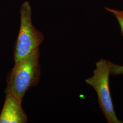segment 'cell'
Masks as SVG:
<instances>
[{
    "label": "cell",
    "instance_id": "6da1fadb",
    "mask_svg": "<svg viewBox=\"0 0 123 123\" xmlns=\"http://www.w3.org/2000/svg\"><path fill=\"white\" fill-rule=\"evenodd\" d=\"M39 49H36L27 56L15 62L6 79L5 92L12 94L21 103L26 92L39 83L41 69Z\"/></svg>",
    "mask_w": 123,
    "mask_h": 123
},
{
    "label": "cell",
    "instance_id": "7a4b0ae2",
    "mask_svg": "<svg viewBox=\"0 0 123 123\" xmlns=\"http://www.w3.org/2000/svg\"><path fill=\"white\" fill-rule=\"evenodd\" d=\"M111 62L109 60L101 58L96 63L93 76L86 79L85 82L92 86L97 93L99 107L107 122L122 123L116 116L110 94L109 76Z\"/></svg>",
    "mask_w": 123,
    "mask_h": 123
},
{
    "label": "cell",
    "instance_id": "3957f363",
    "mask_svg": "<svg viewBox=\"0 0 123 123\" xmlns=\"http://www.w3.org/2000/svg\"><path fill=\"white\" fill-rule=\"evenodd\" d=\"M20 30L14 49L15 62L27 56L44 40L43 34L33 26L31 22V11L29 2L22 4L20 9Z\"/></svg>",
    "mask_w": 123,
    "mask_h": 123
},
{
    "label": "cell",
    "instance_id": "277c9868",
    "mask_svg": "<svg viewBox=\"0 0 123 123\" xmlns=\"http://www.w3.org/2000/svg\"><path fill=\"white\" fill-rule=\"evenodd\" d=\"M6 93L4 104L0 115V123H26L28 119L22 103L12 94Z\"/></svg>",
    "mask_w": 123,
    "mask_h": 123
},
{
    "label": "cell",
    "instance_id": "5b68a950",
    "mask_svg": "<svg viewBox=\"0 0 123 123\" xmlns=\"http://www.w3.org/2000/svg\"><path fill=\"white\" fill-rule=\"evenodd\" d=\"M105 9L108 11L113 13L115 17L117 19L120 27V32L123 36V10L119 11L114 9H110L108 7H105Z\"/></svg>",
    "mask_w": 123,
    "mask_h": 123
},
{
    "label": "cell",
    "instance_id": "8992f818",
    "mask_svg": "<svg viewBox=\"0 0 123 123\" xmlns=\"http://www.w3.org/2000/svg\"><path fill=\"white\" fill-rule=\"evenodd\" d=\"M123 74V66L115 64L114 63L111 62L110 75L117 76Z\"/></svg>",
    "mask_w": 123,
    "mask_h": 123
}]
</instances>
